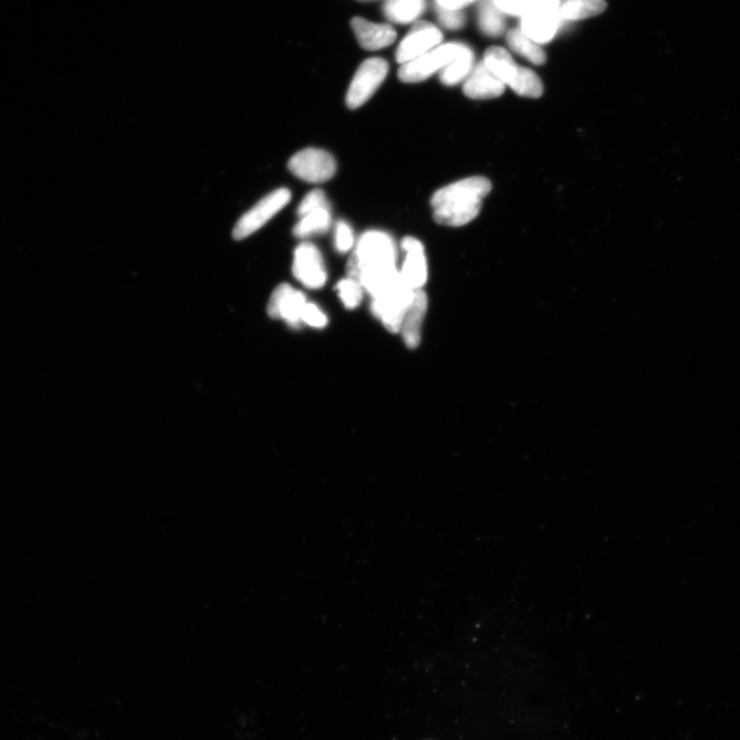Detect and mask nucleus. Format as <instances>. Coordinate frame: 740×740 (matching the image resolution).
Segmentation results:
<instances>
[{
	"instance_id": "16",
	"label": "nucleus",
	"mask_w": 740,
	"mask_h": 740,
	"mask_svg": "<svg viewBox=\"0 0 740 740\" xmlns=\"http://www.w3.org/2000/svg\"><path fill=\"white\" fill-rule=\"evenodd\" d=\"M427 308V295L422 289L416 290L401 328L404 344L410 349H416L421 343L422 328V324H424Z\"/></svg>"
},
{
	"instance_id": "21",
	"label": "nucleus",
	"mask_w": 740,
	"mask_h": 740,
	"mask_svg": "<svg viewBox=\"0 0 740 740\" xmlns=\"http://www.w3.org/2000/svg\"><path fill=\"white\" fill-rule=\"evenodd\" d=\"M507 43L512 50L535 65H543L547 62V54L542 47L527 37L522 30H510L507 35Z\"/></svg>"
},
{
	"instance_id": "23",
	"label": "nucleus",
	"mask_w": 740,
	"mask_h": 740,
	"mask_svg": "<svg viewBox=\"0 0 740 740\" xmlns=\"http://www.w3.org/2000/svg\"><path fill=\"white\" fill-rule=\"evenodd\" d=\"M337 290L341 303L349 310H354L361 304L364 289L360 282L347 276V278L341 279L338 283Z\"/></svg>"
},
{
	"instance_id": "28",
	"label": "nucleus",
	"mask_w": 740,
	"mask_h": 740,
	"mask_svg": "<svg viewBox=\"0 0 740 740\" xmlns=\"http://www.w3.org/2000/svg\"><path fill=\"white\" fill-rule=\"evenodd\" d=\"M493 2L501 12L515 16H523L530 4V0H493Z\"/></svg>"
},
{
	"instance_id": "11",
	"label": "nucleus",
	"mask_w": 740,
	"mask_h": 740,
	"mask_svg": "<svg viewBox=\"0 0 740 740\" xmlns=\"http://www.w3.org/2000/svg\"><path fill=\"white\" fill-rule=\"evenodd\" d=\"M443 42L441 29L427 21H417L397 48L396 60L400 64L410 62L433 50Z\"/></svg>"
},
{
	"instance_id": "17",
	"label": "nucleus",
	"mask_w": 740,
	"mask_h": 740,
	"mask_svg": "<svg viewBox=\"0 0 740 740\" xmlns=\"http://www.w3.org/2000/svg\"><path fill=\"white\" fill-rule=\"evenodd\" d=\"M331 223L330 204L321 206L299 217V222L294 227V235L298 239H307L312 235L327 234Z\"/></svg>"
},
{
	"instance_id": "14",
	"label": "nucleus",
	"mask_w": 740,
	"mask_h": 740,
	"mask_svg": "<svg viewBox=\"0 0 740 740\" xmlns=\"http://www.w3.org/2000/svg\"><path fill=\"white\" fill-rule=\"evenodd\" d=\"M505 88L503 81L482 61L471 71L463 91L470 99H494L504 94Z\"/></svg>"
},
{
	"instance_id": "5",
	"label": "nucleus",
	"mask_w": 740,
	"mask_h": 740,
	"mask_svg": "<svg viewBox=\"0 0 740 740\" xmlns=\"http://www.w3.org/2000/svg\"><path fill=\"white\" fill-rule=\"evenodd\" d=\"M559 9V0H530L522 16V31L537 44L549 42L558 27Z\"/></svg>"
},
{
	"instance_id": "15",
	"label": "nucleus",
	"mask_w": 740,
	"mask_h": 740,
	"mask_svg": "<svg viewBox=\"0 0 740 740\" xmlns=\"http://www.w3.org/2000/svg\"><path fill=\"white\" fill-rule=\"evenodd\" d=\"M351 26L358 42L368 51H377L391 46L397 37L396 30L388 24L356 17L352 20Z\"/></svg>"
},
{
	"instance_id": "30",
	"label": "nucleus",
	"mask_w": 740,
	"mask_h": 740,
	"mask_svg": "<svg viewBox=\"0 0 740 740\" xmlns=\"http://www.w3.org/2000/svg\"><path fill=\"white\" fill-rule=\"evenodd\" d=\"M358 2H361V3H371V2H377V0H358Z\"/></svg>"
},
{
	"instance_id": "2",
	"label": "nucleus",
	"mask_w": 740,
	"mask_h": 740,
	"mask_svg": "<svg viewBox=\"0 0 740 740\" xmlns=\"http://www.w3.org/2000/svg\"><path fill=\"white\" fill-rule=\"evenodd\" d=\"M398 250L391 235L383 231H368L356 243L348 263V276L361 287L379 281L397 271Z\"/></svg>"
},
{
	"instance_id": "13",
	"label": "nucleus",
	"mask_w": 740,
	"mask_h": 740,
	"mask_svg": "<svg viewBox=\"0 0 740 740\" xmlns=\"http://www.w3.org/2000/svg\"><path fill=\"white\" fill-rule=\"evenodd\" d=\"M405 259L401 271L403 281L413 290L422 289L428 279V266L425 248L413 237H405L401 242Z\"/></svg>"
},
{
	"instance_id": "19",
	"label": "nucleus",
	"mask_w": 740,
	"mask_h": 740,
	"mask_svg": "<svg viewBox=\"0 0 740 740\" xmlns=\"http://www.w3.org/2000/svg\"><path fill=\"white\" fill-rule=\"evenodd\" d=\"M474 68V54L467 46L463 45L457 57L439 72V78L444 86H455L466 80Z\"/></svg>"
},
{
	"instance_id": "10",
	"label": "nucleus",
	"mask_w": 740,
	"mask_h": 740,
	"mask_svg": "<svg viewBox=\"0 0 740 740\" xmlns=\"http://www.w3.org/2000/svg\"><path fill=\"white\" fill-rule=\"evenodd\" d=\"M292 273L296 279L310 289H319L328 281L327 267L318 247L303 242L296 248Z\"/></svg>"
},
{
	"instance_id": "6",
	"label": "nucleus",
	"mask_w": 740,
	"mask_h": 740,
	"mask_svg": "<svg viewBox=\"0 0 740 740\" xmlns=\"http://www.w3.org/2000/svg\"><path fill=\"white\" fill-rule=\"evenodd\" d=\"M463 44L439 45L433 50L401 65L398 77L406 84L421 83L441 72L460 53Z\"/></svg>"
},
{
	"instance_id": "27",
	"label": "nucleus",
	"mask_w": 740,
	"mask_h": 740,
	"mask_svg": "<svg viewBox=\"0 0 740 740\" xmlns=\"http://www.w3.org/2000/svg\"><path fill=\"white\" fill-rule=\"evenodd\" d=\"M302 320L303 323L307 324L308 327L319 329L327 327L328 323V317L322 312L321 308L308 302L305 306Z\"/></svg>"
},
{
	"instance_id": "1",
	"label": "nucleus",
	"mask_w": 740,
	"mask_h": 740,
	"mask_svg": "<svg viewBox=\"0 0 740 740\" xmlns=\"http://www.w3.org/2000/svg\"><path fill=\"white\" fill-rule=\"evenodd\" d=\"M489 179L474 176L438 190L431 198L433 218L438 224L466 225L481 214L483 201L492 191Z\"/></svg>"
},
{
	"instance_id": "29",
	"label": "nucleus",
	"mask_w": 740,
	"mask_h": 740,
	"mask_svg": "<svg viewBox=\"0 0 740 740\" xmlns=\"http://www.w3.org/2000/svg\"><path fill=\"white\" fill-rule=\"evenodd\" d=\"M474 2V0H435L437 6L453 10H462L463 7H465Z\"/></svg>"
},
{
	"instance_id": "20",
	"label": "nucleus",
	"mask_w": 740,
	"mask_h": 740,
	"mask_svg": "<svg viewBox=\"0 0 740 740\" xmlns=\"http://www.w3.org/2000/svg\"><path fill=\"white\" fill-rule=\"evenodd\" d=\"M607 9L605 0H565L560 5V18L570 21L595 17Z\"/></svg>"
},
{
	"instance_id": "18",
	"label": "nucleus",
	"mask_w": 740,
	"mask_h": 740,
	"mask_svg": "<svg viewBox=\"0 0 740 740\" xmlns=\"http://www.w3.org/2000/svg\"><path fill=\"white\" fill-rule=\"evenodd\" d=\"M426 6V0H385L383 13L389 21L406 26L417 22Z\"/></svg>"
},
{
	"instance_id": "26",
	"label": "nucleus",
	"mask_w": 740,
	"mask_h": 740,
	"mask_svg": "<svg viewBox=\"0 0 740 740\" xmlns=\"http://www.w3.org/2000/svg\"><path fill=\"white\" fill-rule=\"evenodd\" d=\"M325 205H329L327 194H325L322 190H314L308 193L303 201L300 202L297 215L298 217L303 216L310 213V211Z\"/></svg>"
},
{
	"instance_id": "8",
	"label": "nucleus",
	"mask_w": 740,
	"mask_h": 740,
	"mask_svg": "<svg viewBox=\"0 0 740 740\" xmlns=\"http://www.w3.org/2000/svg\"><path fill=\"white\" fill-rule=\"evenodd\" d=\"M291 200L288 189H278L268 193L257 204L244 214L234 227L233 235L235 240L250 237L286 207Z\"/></svg>"
},
{
	"instance_id": "3",
	"label": "nucleus",
	"mask_w": 740,
	"mask_h": 740,
	"mask_svg": "<svg viewBox=\"0 0 740 740\" xmlns=\"http://www.w3.org/2000/svg\"><path fill=\"white\" fill-rule=\"evenodd\" d=\"M485 64L505 86L527 99H540L543 85L540 78L528 68L518 67L505 48L492 47L485 54Z\"/></svg>"
},
{
	"instance_id": "22",
	"label": "nucleus",
	"mask_w": 740,
	"mask_h": 740,
	"mask_svg": "<svg viewBox=\"0 0 740 740\" xmlns=\"http://www.w3.org/2000/svg\"><path fill=\"white\" fill-rule=\"evenodd\" d=\"M479 26L484 34L491 36H498L505 28V21L502 17V12L494 4L486 3L479 12Z\"/></svg>"
},
{
	"instance_id": "24",
	"label": "nucleus",
	"mask_w": 740,
	"mask_h": 740,
	"mask_svg": "<svg viewBox=\"0 0 740 740\" xmlns=\"http://www.w3.org/2000/svg\"><path fill=\"white\" fill-rule=\"evenodd\" d=\"M355 245V237L351 225L345 221L338 222L335 230V246L340 255L348 254Z\"/></svg>"
},
{
	"instance_id": "7",
	"label": "nucleus",
	"mask_w": 740,
	"mask_h": 740,
	"mask_svg": "<svg viewBox=\"0 0 740 740\" xmlns=\"http://www.w3.org/2000/svg\"><path fill=\"white\" fill-rule=\"evenodd\" d=\"M389 64L386 60L370 58L365 60L355 73L349 87L346 102L349 109H356L368 102L388 76Z\"/></svg>"
},
{
	"instance_id": "12",
	"label": "nucleus",
	"mask_w": 740,
	"mask_h": 740,
	"mask_svg": "<svg viewBox=\"0 0 740 740\" xmlns=\"http://www.w3.org/2000/svg\"><path fill=\"white\" fill-rule=\"evenodd\" d=\"M307 303L304 292L289 284H281L276 287L267 304V314L274 319L287 321L292 328H299L303 323L302 317Z\"/></svg>"
},
{
	"instance_id": "25",
	"label": "nucleus",
	"mask_w": 740,
	"mask_h": 740,
	"mask_svg": "<svg viewBox=\"0 0 740 740\" xmlns=\"http://www.w3.org/2000/svg\"><path fill=\"white\" fill-rule=\"evenodd\" d=\"M437 16L439 22L447 29H460L464 26L465 15L462 10L445 9V7L437 6Z\"/></svg>"
},
{
	"instance_id": "4",
	"label": "nucleus",
	"mask_w": 740,
	"mask_h": 740,
	"mask_svg": "<svg viewBox=\"0 0 740 740\" xmlns=\"http://www.w3.org/2000/svg\"><path fill=\"white\" fill-rule=\"evenodd\" d=\"M414 292L401 275L383 291L372 297L371 312L392 333L401 331L406 313L412 303Z\"/></svg>"
},
{
	"instance_id": "9",
	"label": "nucleus",
	"mask_w": 740,
	"mask_h": 740,
	"mask_svg": "<svg viewBox=\"0 0 740 740\" xmlns=\"http://www.w3.org/2000/svg\"><path fill=\"white\" fill-rule=\"evenodd\" d=\"M288 168L304 182L322 183L336 175L337 161L327 151L307 149L290 159Z\"/></svg>"
}]
</instances>
